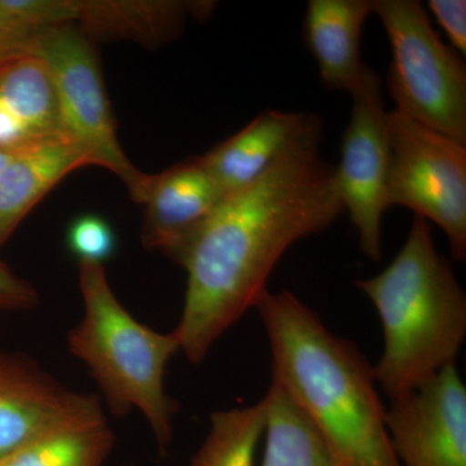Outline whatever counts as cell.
I'll use <instances>...</instances> for the list:
<instances>
[{
    "mask_svg": "<svg viewBox=\"0 0 466 466\" xmlns=\"http://www.w3.org/2000/svg\"><path fill=\"white\" fill-rule=\"evenodd\" d=\"M66 245L78 262L103 265L116 253V233L104 218L84 214L67 227Z\"/></svg>",
    "mask_w": 466,
    "mask_h": 466,
    "instance_id": "ffe728a7",
    "label": "cell"
},
{
    "mask_svg": "<svg viewBox=\"0 0 466 466\" xmlns=\"http://www.w3.org/2000/svg\"><path fill=\"white\" fill-rule=\"evenodd\" d=\"M38 303L35 287L0 260V311H25Z\"/></svg>",
    "mask_w": 466,
    "mask_h": 466,
    "instance_id": "7402d4cb",
    "label": "cell"
},
{
    "mask_svg": "<svg viewBox=\"0 0 466 466\" xmlns=\"http://www.w3.org/2000/svg\"><path fill=\"white\" fill-rule=\"evenodd\" d=\"M323 124L308 127L247 188L226 196L177 254L187 271L180 351L200 364L218 339L256 308L294 242L323 232L345 213L333 165L320 155Z\"/></svg>",
    "mask_w": 466,
    "mask_h": 466,
    "instance_id": "6da1fadb",
    "label": "cell"
},
{
    "mask_svg": "<svg viewBox=\"0 0 466 466\" xmlns=\"http://www.w3.org/2000/svg\"><path fill=\"white\" fill-rule=\"evenodd\" d=\"M36 32L38 30L12 14L0 0V66L30 52Z\"/></svg>",
    "mask_w": 466,
    "mask_h": 466,
    "instance_id": "44dd1931",
    "label": "cell"
},
{
    "mask_svg": "<svg viewBox=\"0 0 466 466\" xmlns=\"http://www.w3.org/2000/svg\"><path fill=\"white\" fill-rule=\"evenodd\" d=\"M84 317L67 332V348L88 368L113 415L143 413L159 451L173 441L177 403L167 392L165 373L180 351L174 333L139 323L121 305L104 265L78 262Z\"/></svg>",
    "mask_w": 466,
    "mask_h": 466,
    "instance_id": "277c9868",
    "label": "cell"
},
{
    "mask_svg": "<svg viewBox=\"0 0 466 466\" xmlns=\"http://www.w3.org/2000/svg\"><path fill=\"white\" fill-rule=\"evenodd\" d=\"M391 48L388 90L397 110L466 146V66L441 41L417 0H373Z\"/></svg>",
    "mask_w": 466,
    "mask_h": 466,
    "instance_id": "5b68a950",
    "label": "cell"
},
{
    "mask_svg": "<svg viewBox=\"0 0 466 466\" xmlns=\"http://www.w3.org/2000/svg\"><path fill=\"white\" fill-rule=\"evenodd\" d=\"M390 164L389 207L435 223L451 256L466 259V146L394 109L386 116Z\"/></svg>",
    "mask_w": 466,
    "mask_h": 466,
    "instance_id": "52a82bcc",
    "label": "cell"
},
{
    "mask_svg": "<svg viewBox=\"0 0 466 466\" xmlns=\"http://www.w3.org/2000/svg\"><path fill=\"white\" fill-rule=\"evenodd\" d=\"M30 51L50 70L64 133L88 153L92 165L118 177L131 198L143 205L150 174L135 167L118 142L99 58L90 39L75 24H61L38 30Z\"/></svg>",
    "mask_w": 466,
    "mask_h": 466,
    "instance_id": "8992f818",
    "label": "cell"
},
{
    "mask_svg": "<svg viewBox=\"0 0 466 466\" xmlns=\"http://www.w3.org/2000/svg\"><path fill=\"white\" fill-rule=\"evenodd\" d=\"M278 383L346 466H400L373 366L354 342L330 332L290 291L257 302Z\"/></svg>",
    "mask_w": 466,
    "mask_h": 466,
    "instance_id": "7a4b0ae2",
    "label": "cell"
},
{
    "mask_svg": "<svg viewBox=\"0 0 466 466\" xmlns=\"http://www.w3.org/2000/svg\"><path fill=\"white\" fill-rule=\"evenodd\" d=\"M312 116L267 109L198 161L225 196L232 195L258 180L296 142Z\"/></svg>",
    "mask_w": 466,
    "mask_h": 466,
    "instance_id": "4fadbf2b",
    "label": "cell"
},
{
    "mask_svg": "<svg viewBox=\"0 0 466 466\" xmlns=\"http://www.w3.org/2000/svg\"><path fill=\"white\" fill-rule=\"evenodd\" d=\"M351 119L341 147V162L334 167L345 213L358 232L364 256L382 258V217L388 210L390 146L386 130L382 81L366 66L351 91Z\"/></svg>",
    "mask_w": 466,
    "mask_h": 466,
    "instance_id": "ba28073f",
    "label": "cell"
},
{
    "mask_svg": "<svg viewBox=\"0 0 466 466\" xmlns=\"http://www.w3.org/2000/svg\"><path fill=\"white\" fill-rule=\"evenodd\" d=\"M16 150L0 149V174L3 173Z\"/></svg>",
    "mask_w": 466,
    "mask_h": 466,
    "instance_id": "cb8c5ba5",
    "label": "cell"
},
{
    "mask_svg": "<svg viewBox=\"0 0 466 466\" xmlns=\"http://www.w3.org/2000/svg\"><path fill=\"white\" fill-rule=\"evenodd\" d=\"M225 198L198 157L150 175L143 202L144 247L177 259L186 242Z\"/></svg>",
    "mask_w": 466,
    "mask_h": 466,
    "instance_id": "8fae6325",
    "label": "cell"
},
{
    "mask_svg": "<svg viewBox=\"0 0 466 466\" xmlns=\"http://www.w3.org/2000/svg\"><path fill=\"white\" fill-rule=\"evenodd\" d=\"M429 9L449 36L453 50L466 54V2L465 0H431Z\"/></svg>",
    "mask_w": 466,
    "mask_h": 466,
    "instance_id": "603a6c76",
    "label": "cell"
},
{
    "mask_svg": "<svg viewBox=\"0 0 466 466\" xmlns=\"http://www.w3.org/2000/svg\"><path fill=\"white\" fill-rule=\"evenodd\" d=\"M103 415L99 395L66 388L21 352L0 351V459L51 429Z\"/></svg>",
    "mask_w": 466,
    "mask_h": 466,
    "instance_id": "30bf717a",
    "label": "cell"
},
{
    "mask_svg": "<svg viewBox=\"0 0 466 466\" xmlns=\"http://www.w3.org/2000/svg\"><path fill=\"white\" fill-rule=\"evenodd\" d=\"M75 25L88 39L133 41L159 47L182 33L189 17L210 16L214 2L76 0Z\"/></svg>",
    "mask_w": 466,
    "mask_h": 466,
    "instance_id": "5bb4252c",
    "label": "cell"
},
{
    "mask_svg": "<svg viewBox=\"0 0 466 466\" xmlns=\"http://www.w3.org/2000/svg\"><path fill=\"white\" fill-rule=\"evenodd\" d=\"M116 444L106 415L70 422L33 437L0 466H103Z\"/></svg>",
    "mask_w": 466,
    "mask_h": 466,
    "instance_id": "ac0fdd59",
    "label": "cell"
},
{
    "mask_svg": "<svg viewBox=\"0 0 466 466\" xmlns=\"http://www.w3.org/2000/svg\"><path fill=\"white\" fill-rule=\"evenodd\" d=\"M88 165V153L66 137L16 150L0 174V249L63 177Z\"/></svg>",
    "mask_w": 466,
    "mask_h": 466,
    "instance_id": "2e32d148",
    "label": "cell"
},
{
    "mask_svg": "<svg viewBox=\"0 0 466 466\" xmlns=\"http://www.w3.org/2000/svg\"><path fill=\"white\" fill-rule=\"evenodd\" d=\"M386 428L400 466H466V388L456 364L389 401Z\"/></svg>",
    "mask_w": 466,
    "mask_h": 466,
    "instance_id": "9c48e42d",
    "label": "cell"
},
{
    "mask_svg": "<svg viewBox=\"0 0 466 466\" xmlns=\"http://www.w3.org/2000/svg\"><path fill=\"white\" fill-rule=\"evenodd\" d=\"M370 14L373 0H309L303 39L328 90L351 94L360 81L361 30Z\"/></svg>",
    "mask_w": 466,
    "mask_h": 466,
    "instance_id": "9a60e30c",
    "label": "cell"
},
{
    "mask_svg": "<svg viewBox=\"0 0 466 466\" xmlns=\"http://www.w3.org/2000/svg\"><path fill=\"white\" fill-rule=\"evenodd\" d=\"M67 137L47 64L26 52L0 66V149Z\"/></svg>",
    "mask_w": 466,
    "mask_h": 466,
    "instance_id": "7c38bea8",
    "label": "cell"
},
{
    "mask_svg": "<svg viewBox=\"0 0 466 466\" xmlns=\"http://www.w3.org/2000/svg\"><path fill=\"white\" fill-rule=\"evenodd\" d=\"M266 428V403L218 410L191 466H254Z\"/></svg>",
    "mask_w": 466,
    "mask_h": 466,
    "instance_id": "d6986e66",
    "label": "cell"
},
{
    "mask_svg": "<svg viewBox=\"0 0 466 466\" xmlns=\"http://www.w3.org/2000/svg\"><path fill=\"white\" fill-rule=\"evenodd\" d=\"M355 285L381 320L383 351L373 372L389 401L455 364L466 337V294L438 253L428 220L413 217L390 265Z\"/></svg>",
    "mask_w": 466,
    "mask_h": 466,
    "instance_id": "3957f363",
    "label": "cell"
},
{
    "mask_svg": "<svg viewBox=\"0 0 466 466\" xmlns=\"http://www.w3.org/2000/svg\"><path fill=\"white\" fill-rule=\"evenodd\" d=\"M265 453L260 466H346L276 382L265 398Z\"/></svg>",
    "mask_w": 466,
    "mask_h": 466,
    "instance_id": "e0dca14e",
    "label": "cell"
}]
</instances>
